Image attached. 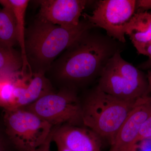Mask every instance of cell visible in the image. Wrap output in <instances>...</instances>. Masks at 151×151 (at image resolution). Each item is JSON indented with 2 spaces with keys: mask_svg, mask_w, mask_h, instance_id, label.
<instances>
[{
  "mask_svg": "<svg viewBox=\"0 0 151 151\" xmlns=\"http://www.w3.org/2000/svg\"><path fill=\"white\" fill-rule=\"evenodd\" d=\"M92 29L68 48L60 60V78L71 85L100 77L108 60L121 50L119 42Z\"/></svg>",
  "mask_w": 151,
  "mask_h": 151,
  "instance_id": "1",
  "label": "cell"
},
{
  "mask_svg": "<svg viewBox=\"0 0 151 151\" xmlns=\"http://www.w3.org/2000/svg\"><path fill=\"white\" fill-rule=\"evenodd\" d=\"M139 99H119L106 94L97 86L81 103L83 125L111 144Z\"/></svg>",
  "mask_w": 151,
  "mask_h": 151,
  "instance_id": "2",
  "label": "cell"
},
{
  "mask_svg": "<svg viewBox=\"0 0 151 151\" xmlns=\"http://www.w3.org/2000/svg\"><path fill=\"white\" fill-rule=\"evenodd\" d=\"M85 19L78 27L67 28L39 19L26 40L27 55L39 64L47 65L58 55L94 28Z\"/></svg>",
  "mask_w": 151,
  "mask_h": 151,
  "instance_id": "3",
  "label": "cell"
},
{
  "mask_svg": "<svg viewBox=\"0 0 151 151\" xmlns=\"http://www.w3.org/2000/svg\"><path fill=\"white\" fill-rule=\"evenodd\" d=\"M4 110L6 132L17 151H35L52 132L51 125L31 111L22 108Z\"/></svg>",
  "mask_w": 151,
  "mask_h": 151,
  "instance_id": "4",
  "label": "cell"
},
{
  "mask_svg": "<svg viewBox=\"0 0 151 151\" xmlns=\"http://www.w3.org/2000/svg\"><path fill=\"white\" fill-rule=\"evenodd\" d=\"M27 106V110L53 127L66 124L83 125L81 102L73 88H66L57 94L47 93Z\"/></svg>",
  "mask_w": 151,
  "mask_h": 151,
  "instance_id": "5",
  "label": "cell"
},
{
  "mask_svg": "<svg viewBox=\"0 0 151 151\" xmlns=\"http://www.w3.org/2000/svg\"><path fill=\"white\" fill-rule=\"evenodd\" d=\"M136 5V0H101L91 15L84 16L94 27L105 29L108 36L124 43L126 26L135 14Z\"/></svg>",
  "mask_w": 151,
  "mask_h": 151,
  "instance_id": "6",
  "label": "cell"
},
{
  "mask_svg": "<svg viewBox=\"0 0 151 151\" xmlns=\"http://www.w3.org/2000/svg\"><path fill=\"white\" fill-rule=\"evenodd\" d=\"M99 78L98 88L116 98L136 100L148 94V87L141 83L137 73L119 66L113 57L108 60Z\"/></svg>",
  "mask_w": 151,
  "mask_h": 151,
  "instance_id": "7",
  "label": "cell"
},
{
  "mask_svg": "<svg viewBox=\"0 0 151 151\" xmlns=\"http://www.w3.org/2000/svg\"><path fill=\"white\" fill-rule=\"evenodd\" d=\"M151 114V97L139 98L117 132L108 151H132L141 127Z\"/></svg>",
  "mask_w": 151,
  "mask_h": 151,
  "instance_id": "8",
  "label": "cell"
},
{
  "mask_svg": "<svg viewBox=\"0 0 151 151\" xmlns=\"http://www.w3.org/2000/svg\"><path fill=\"white\" fill-rule=\"evenodd\" d=\"M86 0H42L39 19L67 28H75L81 23L80 18L86 5Z\"/></svg>",
  "mask_w": 151,
  "mask_h": 151,
  "instance_id": "9",
  "label": "cell"
},
{
  "mask_svg": "<svg viewBox=\"0 0 151 151\" xmlns=\"http://www.w3.org/2000/svg\"><path fill=\"white\" fill-rule=\"evenodd\" d=\"M79 127L66 124L53 129L52 141L72 151H100L101 139L88 128Z\"/></svg>",
  "mask_w": 151,
  "mask_h": 151,
  "instance_id": "10",
  "label": "cell"
},
{
  "mask_svg": "<svg viewBox=\"0 0 151 151\" xmlns=\"http://www.w3.org/2000/svg\"><path fill=\"white\" fill-rule=\"evenodd\" d=\"M25 77L17 78L14 82V106L13 109L28 106L47 92L48 82L43 72L32 74L28 80Z\"/></svg>",
  "mask_w": 151,
  "mask_h": 151,
  "instance_id": "11",
  "label": "cell"
},
{
  "mask_svg": "<svg viewBox=\"0 0 151 151\" xmlns=\"http://www.w3.org/2000/svg\"><path fill=\"white\" fill-rule=\"evenodd\" d=\"M29 1L28 0H0V4L6 7L12 12L16 23L17 42L21 48V55L23 61L22 74L29 67L26 50L25 17Z\"/></svg>",
  "mask_w": 151,
  "mask_h": 151,
  "instance_id": "12",
  "label": "cell"
},
{
  "mask_svg": "<svg viewBox=\"0 0 151 151\" xmlns=\"http://www.w3.org/2000/svg\"><path fill=\"white\" fill-rule=\"evenodd\" d=\"M136 49L151 40V12H137L127 24L125 30Z\"/></svg>",
  "mask_w": 151,
  "mask_h": 151,
  "instance_id": "13",
  "label": "cell"
},
{
  "mask_svg": "<svg viewBox=\"0 0 151 151\" xmlns=\"http://www.w3.org/2000/svg\"><path fill=\"white\" fill-rule=\"evenodd\" d=\"M17 42L16 23L10 9H0V43L12 47Z\"/></svg>",
  "mask_w": 151,
  "mask_h": 151,
  "instance_id": "14",
  "label": "cell"
},
{
  "mask_svg": "<svg viewBox=\"0 0 151 151\" xmlns=\"http://www.w3.org/2000/svg\"><path fill=\"white\" fill-rule=\"evenodd\" d=\"M22 66L21 55L12 47L0 43V72H17Z\"/></svg>",
  "mask_w": 151,
  "mask_h": 151,
  "instance_id": "15",
  "label": "cell"
},
{
  "mask_svg": "<svg viewBox=\"0 0 151 151\" xmlns=\"http://www.w3.org/2000/svg\"><path fill=\"white\" fill-rule=\"evenodd\" d=\"M0 151H17L7 134L4 122L0 124Z\"/></svg>",
  "mask_w": 151,
  "mask_h": 151,
  "instance_id": "16",
  "label": "cell"
},
{
  "mask_svg": "<svg viewBox=\"0 0 151 151\" xmlns=\"http://www.w3.org/2000/svg\"><path fill=\"white\" fill-rule=\"evenodd\" d=\"M151 138V114L141 127L137 143L145 139Z\"/></svg>",
  "mask_w": 151,
  "mask_h": 151,
  "instance_id": "17",
  "label": "cell"
},
{
  "mask_svg": "<svg viewBox=\"0 0 151 151\" xmlns=\"http://www.w3.org/2000/svg\"><path fill=\"white\" fill-rule=\"evenodd\" d=\"M151 10V0H138L136 1V12H148Z\"/></svg>",
  "mask_w": 151,
  "mask_h": 151,
  "instance_id": "18",
  "label": "cell"
},
{
  "mask_svg": "<svg viewBox=\"0 0 151 151\" xmlns=\"http://www.w3.org/2000/svg\"><path fill=\"white\" fill-rule=\"evenodd\" d=\"M136 50L139 54L149 57L151 60V40Z\"/></svg>",
  "mask_w": 151,
  "mask_h": 151,
  "instance_id": "19",
  "label": "cell"
},
{
  "mask_svg": "<svg viewBox=\"0 0 151 151\" xmlns=\"http://www.w3.org/2000/svg\"><path fill=\"white\" fill-rule=\"evenodd\" d=\"M53 130H52L51 134L50 136L47 139L45 143L35 151H50V144H51L52 141Z\"/></svg>",
  "mask_w": 151,
  "mask_h": 151,
  "instance_id": "20",
  "label": "cell"
},
{
  "mask_svg": "<svg viewBox=\"0 0 151 151\" xmlns=\"http://www.w3.org/2000/svg\"><path fill=\"white\" fill-rule=\"evenodd\" d=\"M55 143L57 146L58 151H72L67 148L66 147L60 143L57 142H55Z\"/></svg>",
  "mask_w": 151,
  "mask_h": 151,
  "instance_id": "21",
  "label": "cell"
},
{
  "mask_svg": "<svg viewBox=\"0 0 151 151\" xmlns=\"http://www.w3.org/2000/svg\"></svg>",
  "mask_w": 151,
  "mask_h": 151,
  "instance_id": "22",
  "label": "cell"
}]
</instances>
